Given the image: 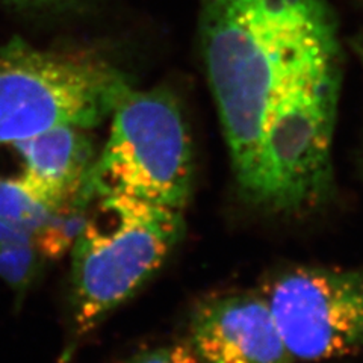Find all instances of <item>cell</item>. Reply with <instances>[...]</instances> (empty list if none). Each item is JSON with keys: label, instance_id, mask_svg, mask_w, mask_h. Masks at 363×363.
<instances>
[{"label": "cell", "instance_id": "9", "mask_svg": "<svg viewBox=\"0 0 363 363\" xmlns=\"http://www.w3.org/2000/svg\"><path fill=\"white\" fill-rule=\"evenodd\" d=\"M56 209L38 199L17 179L0 176V220L35 236L53 218Z\"/></svg>", "mask_w": 363, "mask_h": 363}, {"label": "cell", "instance_id": "8", "mask_svg": "<svg viewBox=\"0 0 363 363\" xmlns=\"http://www.w3.org/2000/svg\"><path fill=\"white\" fill-rule=\"evenodd\" d=\"M23 162L20 180L53 209L77 201L97 149L88 129L58 126L11 145Z\"/></svg>", "mask_w": 363, "mask_h": 363}, {"label": "cell", "instance_id": "6", "mask_svg": "<svg viewBox=\"0 0 363 363\" xmlns=\"http://www.w3.org/2000/svg\"><path fill=\"white\" fill-rule=\"evenodd\" d=\"M262 295L294 363L332 360L363 348V269H291Z\"/></svg>", "mask_w": 363, "mask_h": 363}, {"label": "cell", "instance_id": "1", "mask_svg": "<svg viewBox=\"0 0 363 363\" xmlns=\"http://www.w3.org/2000/svg\"><path fill=\"white\" fill-rule=\"evenodd\" d=\"M327 0H200L199 40L233 173L253 199L271 100Z\"/></svg>", "mask_w": 363, "mask_h": 363}, {"label": "cell", "instance_id": "13", "mask_svg": "<svg viewBox=\"0 0 363 363\" xmlns=\"http://www.w3.org/2000/svg\"><path fill=\"white\" fill-rule=\"evenodd\" d=\"M8 2L16 5H49L55 2H61V0H8Z\"/></svg>", "mask_w": 363, "mask_h": 363}, {"label": "cell", "instance_id": "4", "mask_svg": "<svg viewBox=\"0 0 363 363\" xmlns=\"http://www.w3.org/2000/svg\"><path fill=\"white\" fill-rule=\"evenodd\" d=\"M192 179V144L176 96L161 86H132L111 113L109 138L77 201L123 196L184 211Z\"/></svg>", "mask_w": 363, "mask_h": 363}, {"label": "cell", "instance_id": "7", "mask_svg": "<svg viewBox=\"0 0 363 363\" xmlns=\"http://www.w3.org/2000/svg\"><path fill=\"white\" fill-rule=\"evenodd\" d=\"M189 339L201 363H294L262 294H224L201 303Z\"/></svg>", "mask_w": 363, "mask_h": 363}, {"label": "cell", "instance_id": "2", "mask_svg": "<svg viewBox=\"0 0 363 363\" xmlns=\"http://www.w3.org/2000/svg\"><path fill=\"white\" fill-rule=\"evenodd\" d=\"M342 65L337 23L330 14L295 50L271 100L259 145L256 203L297 212L327 194Z\"/></svg>", "mask_w": 363, "mask_h": 363}, {"label": "cell", "instance_id": "12", "mask_svg": "<svg viewBox=\"0 0 363 363\" xmlns=\"http://www.w3.org/2000/svg\"><path fill=\"white\" fill-rule=\"evenodd\" d=\"M8 241H33V236L0 220V244Z\"/></svg>", "mask_w": 363, "mask_h": 363}, {"label": "cell", "instance_id": "14", "mask_svg": "<svg viewBox=\"0 0 363 363\" xmlns=\"http://www.w3.org/2000/svg\"><path fill=\"white\" fill-rule=\"evenodd\" d=\"M354 48H356V52H357V56H359V61H360L362 65H363V37L357 40Z\"/></svg>", "mask_w": 363, "mask_h": 363}, {"label": "cell", "instance_id": "5", "mask_svg": "<svg viewBox=\"0 0 363 363\" xmlns=\"http://www.w3.org/2000/svg\"><path fill=\"white\" fill-rule=\"evenodd\" d=\"M129 88L130 79L105 61L9 40L0 48V147L58 126L93 129Z\"/></svg>", "mask_w": 363, "mask_h": 363}, {"label": "cell", "instance_id": "11", "mask_svg": "<svg viewBox=\"0 0 363 363\" xmlns=\"http://www.w3.org/2000/svg\"><path fill=\"white\" fill-rule=\"evenodd\" d=\"M123 363H201L189 344L173 342L140 351Z\"/></svg>", "mask_w": 363, "mask_h": 363}, {"label": "cell", "instance_id": "10", "mask_svg": "<svg viewBox=\"0 0 363 363\" xmlns=\"http://www.w3.org/2000/svg\"><path fill=\"white\" fill-rule=\"evenodd\" d=\"M45 256L35 241H8L0 244V280L16 294L20 303L35 285L44 268Z\"/></svg>", "mask_w": 363, "mask_h": 363}, {"label": "cell", "instance_id": "3", "mask_svg": "<svg viewBox=\"0 0 363 363\" xmlns=\"http://www.w3.org/2000/svg\"><path fill=\"white\" fill-rule=\"evenodd\" d=\"M94 203L72 247L65 357L156 274L185 233L184 211L123 196Z\"/></svg>", "mask_w": 363, "mask_h": 363}]
</instances>
